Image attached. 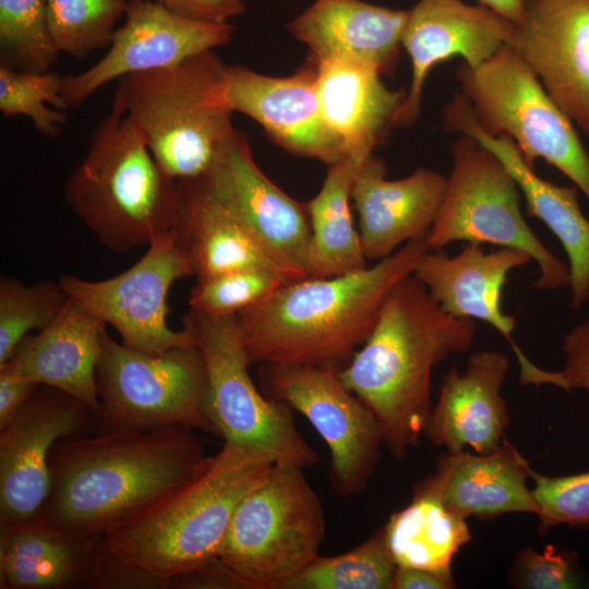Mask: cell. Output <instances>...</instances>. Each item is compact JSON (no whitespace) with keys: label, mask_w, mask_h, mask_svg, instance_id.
Returning a JSON list of instances; mask_svg holds the SVG:
<instances>
[{"label":"cell","mask_w":589,"mask_h":589,"mask_svg":"<svg viewBox=\"0 0 589 589\" xmlns=\"http://www.w3.org/2000/svg\"><path fill=\"white\" fill-rule=\"evenodd\" d=\"M192 429L113 430L59 440L45 522L89 539L111 529L194 477L207 462Z\"/></svg>","instance_id":"6da1fadb"},{"label":"cell","mask_w":589,"mask_h":589,"mask_svg":"<svg viewBox=\"0 0 589 589\" xmlns=\"http://www.w3.org/2000/svg\"><path fill=\"white\" fill-rule=\"evenodd\" d=\"M429 251L425 238H418L371 267L281 285L236 314L250 364H315L339 371L371 335L390 290L414 273Z\"/></svg>","instance_id":"7a4b0ae2"},{"label":"cell","mask_w":589,"mask_h":589,"mask_svg":"<svg viewBox=\"0 0 589 589\" xmlns=\"http://www.w3.org/2000/svg\"><path fill=\"white\" fill-rule=\"evenodd\" d=\"M476 328L474 320L444 312L410 275L390 290L371 335L338 371L344 385L375 416L396 458L423 434L433 366L469 350Z\"/></svg>","instance_id":"3957f363"},{"label":"cell","mask_w":589,"mask_h":589,"mask_svg":"<svg viewBox=\"0 0 589 589\" xmlns=\"http://www.w3.org/2000/svg\"><path fill=\"white\" fill-rule=\"evenodd\" d=\"M274 462L262 452L224 443L194 477L99 541L120 558L171 579L217 556L236 507Z\"/></svg>","instance_id":"277c9868"},{"label":"cell","mask_w":589,"mask_h":589,"mask_svg":"<svg viewBox=\"0 0 589 589\" xmlns=\"http://www.w3.org/2000/svg\"><path fill=\"white\" fill-rule=\"evenodd\" d=\"M179 195L178 180L158 165L113 99L67 179L64 197L72 211L107 249L128 253L172 229Z\"/></svg>","instance_id":"5b68a950"},{"label":"cell","mask_w":589,"mask_h":589,"mask_svg":"<svg viewBox=\"0 0 589 589\" xmlns=\"http://www.w3.org/2000/svg\"><path fill=\"white\" fill-rule=\"evenodd\" d=\"M115 100L158 165L176 180L203 176L236 132L227 65L213 50L121 77Z\"/></svg>","instance_id":"8992f818"},{"label":"cell","mask_w":589,"mask_h":589,"mask_svg":"<svg viewBox=\"0 0 589 589\" xmlns=\"http://www.w3.org/2000/svg\"><path fill=\"white\" fill-rule=\"evenodd\" d=\"M302 471L274 462L233 512L217 556L250 589H281L318 556L324 513Z\"/></svg>","instance_id":"52a82bcc"},{"label":"cell","mask_w":589,"mask_h":589,"mask_svg":"<svg viewBox=\"0 0 589 589\" xmlns=\"http://www.w3.org/2000/svg\"><path fill=\"white\" fill-rule=\"evenodd\" d=\"M456 77L459 93L483 131L510 137L530 166L542 158L589 201L588 149L574 122L510 46L478 67L462 63Z\"/></svg>","instance_id":"ba28073f"},{"label":"cell","mask_w":589,"mask_h":589,"mask_svg":"<svg viewBox=\"0 0 589 589\" xmlns=\"http://www.w3.org/2000/svg\"><path fill=\"white\" fill-rule=\"evenodd\" d=\"M460 135L450 143L452 170L441 208L425 236L429 250L458 241L520 250L539 267L537 288L570 286L568 265L527 224L520 189L508 169L473 137Z\"/></svg>","instance_id":"9c48e42d"},{"label":"cell","mask_w":589,"mask_h":589,"mask_svg":"<svg viewBox=\"0 0 589 589\" xmlns=\"http://www.w3.org/2000/svg\"><path fill=\"white\" fill-rule=\"evenodd\" d=\"M182 323L203 354L205 412L213 433L224 443L262 452L277 462L316 465L321 458L298 431L291 408L253 383L236 314L209 315L190 309Z\"/></svg>","instance_id":"30bf717a"},{"label":"cell","mask_w":589,"mask_h":589,"mask_svg":"<svg viewBox=\"0 0 589 589\" xmlns=\"http://www.w3.org/2000/svg\"><path fill=\"white\" fill-rule=\"evenodd\" d=\"M96 432L184 426L213 433L205 412L206 369L197 345L147 354L108 332L96 368Z\"/></svg>","instance_id":"8fae6325"},{"label":"cell","mask_w":589,"mask_h":589,"mask_svg":"<svg viewBox=\"0 0 589 589\" xmlns=\"http://www.w3.org/2000/svg\"><path fill=\"white\" fill-rule=\"evenodd\" d=\"M263 393L302 413L325 441L329 483L344 497L365 490L384 444L372 411L330 366L296 363L260 364Z\"/></svg>","instance_id":"7c38bea8"},{"label":"cell","mask_w":589,"mask_h":589,"mask_svg":"<svg viewBox=\"0 0 589 589\" xmlns=\"http://www.w3.org/2000/svg\"><path fill=\"white\" fill-rule=\"evenodd\" d=\"M190 276H194L193 267L170 230L117 276L91 281L63 275L58 280L72 299L112 326L123 345L156 356L175 347L196 345L188 328L172 330L166 317L171 286Z\"/></svg>","instance_id":"4fadbf2b"},{"label":"cell","mask_w":589,"mask_h":589,"mask_svg":"<svg viewBox=\"0 0 589 589\" xmlns=\"http://www.w3.org/2000/svg\"><path fill=\"white\" fill-rule=\"evenodd\" d=\"M99 410L58 388L39 385L0 426V528L33 520L48 497L49 457L64 437L97 431Z\"/></svg>","instance_id":"5bb4252c"},{"label":"cell","mask_w":589,"mask_h":589,"mask_svg":"<svg viewBox=\"0 0 589 589\" xmlns=\"http://www.w3.org/2000/svg\"><path fill=\"white\" fill-rule=\"evenodd\" d=\"M195 179L296 280L309 277L311 227L305 204L262 172L243 133L236 130L207 171Z\"/></svg>","instance_id":"9a60e30c"},{"label":"cell","mask_w":589,"mask_h":589,"mask_svg":"<svg viewBox=\"0 0 589 589\" xmlns=\"http://www.w3.org/2000/svg\"><path fill=\"white\" fill-rule=\"evenodd\" d=\"M124 15L105 56L87 70L63 77L69 108L82 105L112 80L172 67L226 45L235 32L229 23L184 17L151 0H130Z\"/></svg>","instance_id":"2e32d148"},{"label":"cell","mask_w":589,"mask_h":589,"mask_svg":"<svg viewBox=\"0 0 589 589\" xmlns=\"http://www.w3.org/2000/svg\"><path fill=\"white\" fill-rule=\"evenodd\" d=\"M508 46L589 139V0H526Z\"/></svg>","instance_id":"e0dca14e"},{"label":"cell","mask_w":589,"mask_h":589,"mask_svg":"<svg viewBox=\"0 0 589 589\" xmlns=\"http://www.w3.org/2000/svg\"><path fill=\"white\" fill-rule=\"evenodd\" d=\"M531 261L520 250L501 248L486 253L482 244L467 243L454 256L430 250L412 275L447 314L483 321L501 333L517 357L521 384L540 386L549 384L550 371L533 364L516 345V318L502 310L508 274Z\"/></svg>","instance_id":"ac0fdd59"},{"label":"cell","mask_w":589,"mask_h":589,"mask_svg":"<svg viewBox=\"0 0 589 589\" xmlns=\"http://www.w3.org/2000/svg\"><path fill=\"white\" fill-rule=\"evenodd\" d=\"M513 22L484 5L461 0H419L408 10L401 46L411 61V83L396 127L419 118L423 86L434 65L454 57L478 67L509 45Z\"/></svg>","instance_id":"d6986e66"},{"label":"cell","mask_w":589,"mask_h":589,"mask_svg":"<svg viewBox=\"0 0 589 589\" xmlns=\"http://www.w3.org/2000/svg\"><path fill=\"white\" fill-rule=\"evenodd\" d=\"M316 62L284 77L263 75L243 65H227V95L232 111L263 127L284 149L327 165L346 157L325 124L316 92Z\"/></svg>","instance_id":"ffe728a7"},{"label":"cell","mask_w":589,"mask_h":589,"mask_svg":"<svg viewBox=\"0 0 589 589\" xmlns=\"http://www.w3.org/2000/svg\"><path fill=\"white\" fill-rule=\"evenodd\" d=\"M442 125L446 131L473 137L508 169L525 196L528 213L563 245L570 273V306L580 308L589 300V219L580 208L578 189L539 177L510 137L490 135L479 127L459 93L445 106Z\"/></svg>","instance_id":"44dd1931"},{"label":"cell","mask_w":589,"mask_h":589,"mask_svg":"<svg viewBox=\"0 0 589 589\" xmlns=\"http://www.w3.org/2000/svg\"><path fill=\"white\" fill-rule=\"evenodd\" d=\"M383 159L372 154L356 176L351 199L366 260L380 261L400 244L425 238L441 208L447 177L418 168L398 180L385 178Z\"/></svg>","instance_id":"7402d4cb"},{"label":"cell","mask_w":589,"mask_h":589,"mask_svg":"<svg viewBox=\"0 0 589 589\" xmlns=\"http://www.w3.org/2000/svg\"><path fill=\"white\" fill-rule=\"evenodd\" d=\"M508 358L495 350L473 352L464 373L452 368L442 378L440 397L423 434L448 453L470 446L478 454L495 450L509 424L501 386L508 373Z\"/></svg>","instance_id":"603a6c76"},{"label":"cell","mask_w":589,"mask_h":589,"mask_svg":"<svg viewBox=\"0 0 589 589\" xmlns=\"http://www.w3.org/2000/svg\"><path fill=\"white\" fill-rule=\"evenodd\" d=\"M408 10L361 0H315L286 26L311 51V58L345 60L394 73Z\"/></svg>","instance_id":"cb8c5ba5"},{"label":"cell","mask_w":589,"mask_h":589,"mask_svg":"<svg viewBox=\"0 0 589 589\" xmlns=\"http://www.w3.org/2000/svg\"><path fill=\"white\" fill-rule=\"evenodd\" d=\"M107 324L70 297L57 318L26 336L0 373L63 390L99 410L96 368Z\"/></svg>","instance_id":"d4e9b609"},{"label":"cell","mask_w":589,"mask_h":589,"mask_svg":"<svg viewBox=\"0 0 589 589\" xmlns=\"http://www.w3.org/2000/svg\"><path fill=\"white\" fill-rule=\"evenodd\" d=\"M314 61L325 124L340 142L346 157L365 160L396 127L407 92L388 88L382 81L383 74L368 64Z\"/></svg>","instance_id":"484cf974"},{"label":"cell","mask_w":589,"mask_h":589,"mask_svg":"<svg viewBox=\"0 0 589 589\" xmlns=\"http://www.w3.org/2000/svg\"><path fill=\"white\" fill-rule=\"evenodd\" d=\"M531 467L507 441L488 454L448 453L438 458L434 474L418 485L434 493L462 518L496 517L506 513H539L527 486Z\"/></svg>","instance_id":"4316f807"},{"label":"cell","mask_w":589,"mask_h":589,"mask_svg":"<svg viewBox=\"0 0 589 589\" xmlns=\"http://www.w3.org/2000/svg\"><path fill=\"white\" fill-rule=\"evenodd\" d=\"M180 195L171 231L196 279L263 268L287 281L291 274L271 257L199 179L178 180Z\"/></svg>","instance_id":"83f0119b"},{"label":"cell","mask_w":589,"mask_h":589,"mask_svg":"<svg viewBox=\"0 0 589 589\" xmlns=\"http://www.w3.org/2000/svg\"><path fill=\"white\" fill-rule=\"evenodd\" d=\"M98 540L39 517L0 528V589H89Z\"/></svg>","instance_id":"f1b7e54d"},{"label":"cell","mask_w":589,"mask_h":589,"mask_svg":"<svg viewBox=\"0 0 589 589\" xmlns=\"http://www.w3.org/2000/svg\"><path fill=\"white\" fill-rule=\"evenodd\" d=\"M363 161L348 156L328 165L320 192L305 204L311 227L309 277H334L368 267L349 204Z\"/></svg>","instance_id":"f546056e"},{"label":"cell","mask_w":589,"mask_h":589,"mask_svg":"<svg viewBox=\"0 0 589 589\" xmlns=\"http://www.w3.org/2000/svg\"><path fill=\"white\" fill-rule=\"evenodd\" d=\"M383 530L397 566L428 570L455 585L452 563L471 534L466 519L434 493L417 484L411 503L392 514Z\"/></svg>","instance_id":"4dcf8cb0"},{"label":"cell","mask_w":589,"mask_h":589,"mask_svg":"<svg viewBox=\"0 0 589 589\" xmlns=\"http://www.w3.org/2000/svg\"><path fill=\"white\" fill-rule=\"evenodd\" d=\"M396 568L382 527L344 554L318 555L281 589H390Z\"/></svg>","instance_id":"1f68e13d"},{"label":"cell","mask_w":589,"mask_h":589,"mask_svg":"<svg viewBox=\"0 0 589 589\" xmlns=\"http://www.w3.org/2000/svg\"><path fill=\"white\" fill-rule=\"evenodd\" d=\"M69 299L59 280L25 285L16 278L1 276L0 365L13 356L31 330H41L51 324Z\"/></svg>","instance_id":"d6a6232c"},{"label":"cell","mask_w":589,"mask_h":589,"mask_svg":"<svg viewBox=\"0 0 589 589\" xmlns=\"http://www.w3.org/2000/svg\"><path fill=\"white\" fill-rule=\"evenodd\" d=\"M127 0H46L49 29L60 53L85 59L109 47Z\"/></svg>","instance_id":"836d02e7"},{"label":"cell","mask_w":589,"mask_h":589,"mask_svg":"<svg viewBox=\"0 0 589 589\" xmlns=\"http://www.w3.org/2000/svg\"><path fill=\"white\" fill-rule=\"evenodd\" d=\"M0 50L3 64L45 72L58 60L46 0H0Z\"/></svg>","instance_id":"e575fe53"},{"label":"cell","mask_w":589,"mask_h":589,"mask_svg":"<svg viewBox=\"0 0 589 589\" xmlns=\"http://www.w3.org/2000/svg\"><path fill=\"white\" fill-rule=\"evenodd\" d=\"M63 77L45 71H23L0 64V111L7 118L25 116L41 134L56 137L67 122Z\"/></svg>","instance_id":"d590c367"},{"label":"cell","mask_w":589,"mask_h":589,"mask_svg":"<svg viewBox=\"0 0 589 589\" xmlns=\"http://www.w3.org/2000/svg\"><path fill=\"white\" fill-rule=\"evenodd\" d=\"M287 281L275 272L247 268L196 279L189 298L191 310L209 315H233L247 310Z\"/></svg>","instance_id":"8d00e7d4"},{"label":"cell","mask_w":589,"mask_h":589,"mask_svg":"<svg viewBox=\"0 0 589 589\" xmlns=\"http://www.w3.org/2000/svg\"><path fill=\"white\" fill-rule=\"evenodd\" d=\"M530 478L534 481L532 492L542 534L558 525L589 526V471L550 477L531 468Z\"/></svg>","instance_id":"74e56055"},{"label":"cell","mask_w":589,"mask_h":589,"mask_svg":"<svg viewBox=\"0 0 589 589\" xmlns=\"http://www.w3.org/2000/svg\"><path fill=\"white\" fill-rule=\"evenodd\" d=\"M577 554L548 544L542 553L521 550L512 568V584L527 589H566L577 587Z\"/></svg>","instance_id":"f35d334b"},{"label":"cell","mask_w":589,"mask_h":589,"mask_svg":"<svg viewBox=\"0 0 589 589\" xmlns=\"http://www.w3.org/2000/svg\"><path fill=\"white\" fill-rule=\"evenodd\" d=\"M89 589H171V579L120 558L98 540Z\"/></svg>","instance_id":"ab89813d"},{"label":"cell","mask_w":589,"mask_h":589,"mask_svg":"<svg viewBox=\"0 0 589 589\" xmlns=\"http://www.w3.org/2000/svg\"><path fill=\"white\" fill-rule=\"evenodd\" d=\"M565 364L558 371L562 388L589 390V318L575 325L563 338Z\"/></svg>","instance_id":"60d3db41"},{"label":"cell","mask_w":589,"mask_h":589,"mask_svg":"<svg viewBox=\"0 0 589 589\" xmlns=\"http://www.w3.org/2000/svg\"><path fill=\"white\" fill-rule=\"evenodd\" d=\"M171 589H250L218 556L171 578Z\"/></svg>","instance_id":"b9f144b4"},{"label":"cell","mask_w":589,"mask_h":589,"mask_svg":"<svg viewBox=\"0 0 589 589\" xmlns=\"http://www.w3.org/2000/svg\"><path fill=\"white\" fill-rule=\"evenodd\" d=\"M169 11L192 20L228 23L245 11L243 0H157Z\"/></svg>","instance_id":"7bdbcfd3"},{"label":"cell","mask_w":589,"mask_h":589,"mask_svg":"<svg viewBox=\"0 0 589 589\" xmlns=\"http://www.w3.org/2000/svg\"><path fill=\"white\" fill-rule=\"evenodd\" d=\"M38 386L28 380L0 373V426L20 410Z\"/></svg>","instance_id":"ee69618b"},{"label":"cell","mask_w":589,"mask_h":589,"mask_svg":"<svg viewBox=\"0 0 589 589\" xmlns=\"http://www.w3.org/2000/svg\"><path fill=\"white\" fill-rule=\"evenodd\" d=\"M455 585L443 577L419 568L397 566L390 589H449Z\"/></svg>","instance_id":"f6af8a7d"},{"label":"cell","mask_w":589,"mask_h":589,"mask_svg":"<svg viewBox=\"0 0 589 589\" xmlns=\"http://www.w3.org/2000/svg\"><path fill=\"white\" fill-rule=\"evenodd\" d=\"M478 2L514 23L520 17L526 0H478Z\"/></svg>","instance_id":"bcb514c9"},{"label":"cell","mask_w":589,"mask_h":589,"mask_svg":"<svg viewBox=\"0 0 589 589\" xmlns=\"http://www.w3.org/2000/svg\"><path fill=\"white\" fill-rule=\"evenodd\" d=\"M588 154H589V147H588Z\"/></svg>","instance_id":"7dc6e473"}]
</instances>
